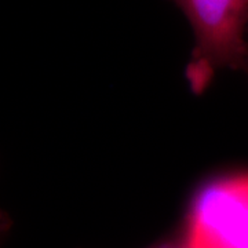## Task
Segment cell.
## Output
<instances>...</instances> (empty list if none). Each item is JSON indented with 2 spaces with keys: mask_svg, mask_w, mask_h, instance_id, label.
<instances>
[{
  "mask_svg": "<svg viewBox=\"0 0 248 248\" xmlns=\"http://www.w3.org/2000/svg\"><path fill=\"white\" fill-rule=\"evenodd\" d=\"M187 18L195 46L186 79L200 94L219 71H248V0H170Z\"/></svg>",
  "mask_w": 248,
  "mask_h": 248,
  "instance_id": "1",
  "label": "cell"
},
{
  "mask_svg": "<svg viewBox=\"0 0 248 248\" xmlns=\"http://www.w3.org/2000/svg\"><path fill=\"white\" fill-rule=\"evenodd\" d=\"M181 236L187 248H248V171L204 182L187 205Z\"/></svg>",
  "mask_w": 248,
  "mask_h": 248,
  "instance_id": "2",
  "label": "cell"
},
{
  "mask_svg": "<svg viewBox=\"0 0 248 248\" xmlns=\"http://www.w3.org/2000/svg\"><path fill=\"white\" fill-rule=\"evenodd\" d=\"M151 248H187V246L185 244L182 236L178 234L177 237L164 240V241H161V243H159V244H156V246H153Z\"/></svg>",
  "mask_w": 248,
  "mask_h": 248,
  "instance_id": "3",
  "label": "cell"
},
{
  "mask_svg": "<svg viewBox=\"0 0 248 248\" xmlns=\"http://www.w3.org/2000/svg\"><path fill=\"white\" fill-rule=\"evenodd\" d=\"M10 228H11V221H10L9 215L0 211V246L4 241L6 236L9 234Z\"/></svg>",
  "mask_w": 248,
  "mask_h": 248,
  "instance_id": "4",
  "label": "cell"
}]
</instances>
